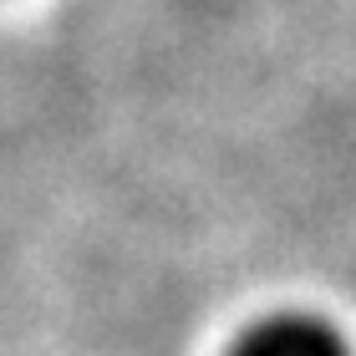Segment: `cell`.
I'll use <instances>...</instances> for the list:
<instances>
[{
  "instance_id": "1",
  "label": "cell",
  "mask_w": 356,
  "mask_h": 356,
  "mask_svg": "<svg viewBox=\"0 0 356 356\" xmlns=\"http://www.w3.org/2000/svg\"><path fill=\"white\" fill-rule=\"evenodd\" d=\"M229 356H346V341L316 316H265L234 336Z\"/></svg>"
}]
</instances>
